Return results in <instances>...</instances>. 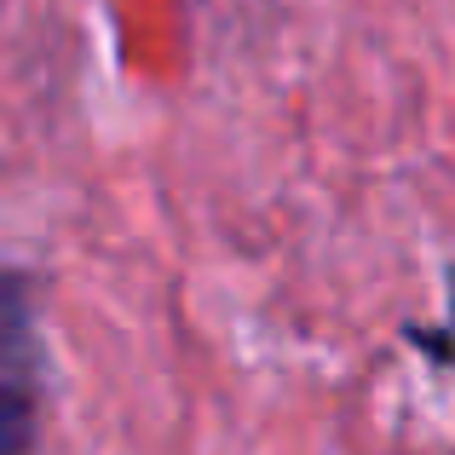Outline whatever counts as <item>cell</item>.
Returning a JSON list of instances; mask_svg holds the SVG:
<instances>
[{"label": "cell", "mask_w": 455, "mask_h": 455, "mask_svg": "<svg viewBox=\"0 0 455 455\" xmlns=\"http://www.w3.org/2000/svg\"><path fill=\"white\" fill-rule=\"evenodd\" d=\"M41 433V329L29 277H0V455H29Z\"/></svg>", "instance_id": "1"}]
</instances>
